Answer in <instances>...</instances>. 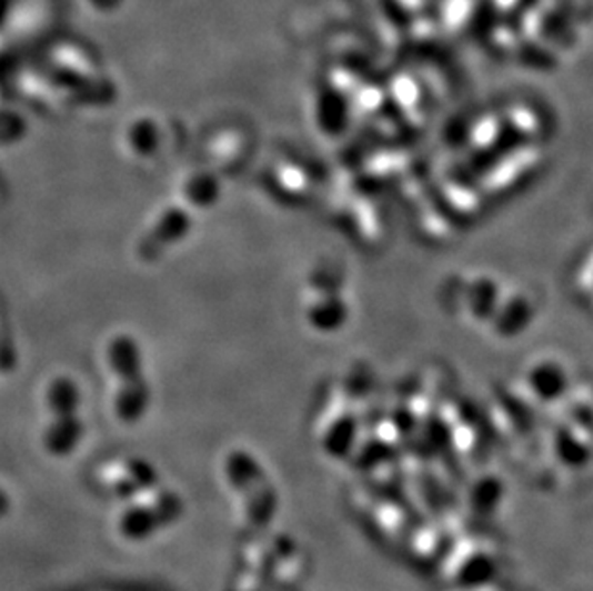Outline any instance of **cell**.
<instances>
[{"label": "cell", "instance_id": "5", "mask_svg": "<svg viewBox=\"0 0 593 591\" xmlns=\"http://www.w3.org/2000/svg\"><path fill=\"white\" fill-rule=\"evenodd\" d=\"M125 472L118 479V485H115V492L121 498H133L141 490L152 488L155 484V472L149 463L144 461H128Z\"/></svg>", "mask_w": 593, "mask_h": 591}, {"label": "cell", "instance_id": "1", "mask_svg": "<svg viewBox=\"0 0 593 591\" xmlns=\"http://www.w3.org/2000/svg\"><path fill=\"white\" fill-rule=\"evenodd\" d=\"M108 365L115 379L113 411L125 424L141 421L149 411L150 387L144 374V359L137 338L121 332L108 344Z\"/></svg>", "mask_w": 593, "mask_h": 591}, {"label": "cell", "instance_id": "8", "mask_svg": "<svg viewBox=\"0 0 593 591\" xmlns=\"http://www.w3.org/2000/svg\"><path fill=\"white\" fill-rule=\"evenodd\" d=\"M10 513V498L8 493L0 488V519H4Z\"/></svg>", "mask_w": 593, "mask_h": 591}, {"label": "cell", "instance_id": "7", "mask_svg": "<svg viewBox=\"0 0 593 591\" xmlns=\"http://www.w3.org/2000/svg\"><path fill=\"white\" fill-rule=\"evenodd\" d=\"M128 139L137 154H149L158 147V129H155L154 121H137L129 129Z\"/></svg>", "mask_w": 593, "mask_h": 591}, {"label": "cell", "instance_id": "4", "mask_svg": "<svg viewBox=\"0 0 593 591\" xmlns=\"http://www.w3.org/2000/svg\"><path fill=\"white\" fill-rule=\"evenodd\" d=\"M192 227L191 213L181 206H171L150 227L149 234L141 240V256L144 260H155L163 250L173 247L189 234Z\"/></svg>", "mask_w": 593, "mask_h": 591}, {"label": "cell", "instance_id": "6", "mask_svg": "<svg viewBox=\"0 0 593 591\" xmlns=\"http://www.w3.org/2000/svg\"><path fill=\"white\" fill-rule=\"evenodd\" d=\"M218 197H220V183L210 173H194L184 184V198L200 210L215 204Z\"/></svg>", "mask_w": 593, "mask_h": 591}, {"label": "cell", "instance_id": "3", "mask_svg": "<svg viewBox=\"0 0 593 591\" xmlns=\"http://www.w3.org/2000/svg\"><path fill=\"white\" fill-rule=\"evenodd\" d=\"M183 503L173 493H162L158 500L134 507L123 514L121 532L131 540H144L160 528L168 527L181 514Z\"/></svg>", "mask_w": 593, "mask_h": 591}, {"label": "cell", "instance_id": "2", "mask_svg": "<svg viewBox=\"0 0 593 591\" xmlns=\"http://www.w3.org/2000/svg\"><path fill=\"white\" fill-rule=\"evenodd\" d=\"M47 408L50 422L44 432V448L54 458H68L78 450L83 438L81 390L78 382L68 374H60L50 380L47 388Z\"/></svg>", "mask_w": 593, "mask_h": 591}]
</instances>
